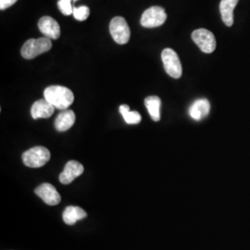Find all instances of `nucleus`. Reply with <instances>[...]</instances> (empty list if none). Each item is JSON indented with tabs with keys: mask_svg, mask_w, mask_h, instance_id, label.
I'll list each match as a JSON object with an SVG mask.
<instances>
[{
	"mask_svg": "<svg viewBox=\"0 0 250 250\" xmlns=\"http://www.w3.org/2000/svg\"><path fill=\"white\" fill-rule=\"evenodd\" d=\"M45 99L59 109L65 110L73 103L74 96L72 90L62 85H51L45 88Z\"/></svg>",
	"mask_w": 250,
	"mask_h": 250,
	"instance_id": "obj_1",
	"label": "nucleus"
},
{
	"mask_svg": "<svg viewBox=\"0 0 250 250\" xmlns=\"http://www.w3.org/2000/svg\"><path fill=\"white\" fill-rule=\"evenodd\" d=\"M52 47V43L47 37H40L38 39H29L22 45L21 53L26 60L35 59L40 54L49 51Z\"/></svg>",
	"mask_w": 250,
	"mask_h": 250,
	"instance_id": "obj_2",
	"label": "nucleus"
},
{
	"mask_svg": "<svg viewBox=\"0 0 250 250\" xmlns=\"http://www.w3.org/2000/svg\"><path fill=\"white\" fill-rule=\"evenodd\" d=\"M50 160V152L45 146H35L22 154V161L29 168H40Z\"/></svg>",
	"mask_w": 250,
	"mask_h": 250,
	"instance_id": "obj_3",
	"label": "nucleus"
},
{
	"mask_svg": "<svg viewBox=\"0 0 250 250\" xmlns=\"http://www.w3.org/2000/svg\"><path fill=\"white\" fill-rule=\"evenodd\" d=\"M161 60L166 72L170 77L179 79L183 74V68L178 55L171 48H165L161 53Z\"/></svg>",
	"mask_w": 250,
	"mask_h": 250,
	"instance_id": "obj_4",
	"label": "nucleus"
},
{
	"mask_svg": "<svg viewBox=\"0 0 250 250\" xmlns=\"http://www.w3.org/2000/svg\"><path fill=\"white\" fill-rule=\"evenodd\" d=\"M109 32L117 44L125 45L130 40L131 31L127 21L123 17H115L109 23Z\"/></svg>",
	"mask_w": 250,
	"mask_h": 250,
	"instance_id": "obj_5",
	"label": "nucleus"
},
{
	"mask_svg": "<svg viewBox=\"0 0 250 250\" xmlns=\"http://www.w3.org/2000/svg\"><path fill=\"white\" fill-rule=\"evenodd\" d=\"M167 19V14L163 8L154 6L144 11L140 23L146 28H155L162 25Z\"/></svg>",
	"mask_w": 250,
	"mask_h": 250,
	"instance_id": "obj_6",
	"label": "nucleus"
},
{
	"mask_svg": "<svg viewBox=\"0 0 250 250\" xmlns=\"http://www.w3.org/2000/svg\"><path fill=\"white\" fill-rule=\"evenodd\" d=\"M193 41L204 53H212L216 48V39L211 32L207 29H197L192 33Z\"/></svg>",
	"mask_w": 250,
	"mask_h": 250,
	"instance_id": "obj_7",
	"label": "nucleus"
},
{
	"mask_svg": "<svg viewBox=\"0 0 250 250\" xmlns=\"http://www.w3.org/2000/svg\"><path fill=\"white\" fill-rule=\"evenodd\" d=\"M35 193L47 205L56 206L61 203V195L51 184L45 183L40 185L36 188Z\"/></svg>",
	"mask_w": 250,
	"mask_h": 250,
	"instance_id": "obj_8",
	"label": "nucleus"
},
{
	"mask_svg": "<svg viewBox=\"0 0 250 250\" xmlns=\"http://www.w3.org/2000/svg\"><path fill=\"white\" fill-rule=\"evenodd\" d=\"M38 27L44 36L49 39H58L61 36V27L58 21L49 16H44L39 20Z\"/></svg>",
	"mask_w": 250,
	"mask_h": 250,
	"instance_id": "obj_9",
	"label": "nucleus"
},
{
	"mask_svg": "<svg viewBox=\"0 0 250 250\" xmlns=\"http://www.w3.org/2000/svg\"><path fill=\"white\" fill-rule=\"evenodd\" d=\"M83 166L80 162L71 161L67 162L62 172L60 174V182L63 185H69L74 179L79 177L83 172Z\"/></svg>",
	"mask_w": 250,
	"mask_h": 250,
	"instance_id": "obj_10",
	"label": "nucleus"
},
{
	"mask_svg": "<svg viewBox=\"0 0 250 250\" xmlns=\"http://www.w3.org/2000/svg\"><path fill=\"white\" fill-rule=\"evenodd\" d=\"M55 108L52 104H50L46 99H39L34 103L31 108V114L33 119L39 118H49L53 115Z\"/></svg>",
	"mask_w": 250,
	"mask_h": 250,
	"instance_id": "obj_11",
	"label": "nucleus"
},
{
	"mask_svg": "<svg viewBox=\"0 0 250 250\" xmlns=\"http://www.w3.org/2000/svg\"><path fill=\"white\" fill-rule=\"evenodd\" d=\"M210 110V104L208 99L196 100L189 108V114L196 121H201L208 115Z\"/></svg>",
	"mask_w": 250,
	"mask_h": 250,
	"instance_id": "obj_12",
	"label": "nucleus"
},
{
	"mask_svg": "<svg viewBox=\"0 0 250 250\" xmlns=\"http://www.w3.org/2000/svg\"><path fill=\"white\" fill-rule=\"evenodd\" d=\"M75 123V114L72 110L65 109L55 120V128L59 132H66L72 128Z\"/></svg>",
	"mask_w": 250,
	"mask_h": 250,
	"instance_id": "obj_13",
	"label": "nucleus"
},
{
	"mask_svg": "<svg viewBox=\"0 0 250 250\" xmlns=\"http://www.w3.org/2000/svg\"><path fill=\"white\" fill-rule=\"evenodd\" d=\"M87 213L80 208L76 206H69L67 207L62 213V218L64 223L69 225H73L78 221L86 218Z\"/></svg>",
	"mask_w": 250,
	"mask_h": 250,
	"instance_id": "obj_14",
	"label": "nucleus"
},
{
	"mask_svg": "<svg viewBox=\"0 0 250 250\" xmlns=\"http://www.w3.org/2000/svg\"><path fill=\"white\" fill-rule=\"evenodd\" d=\"M237 3L238 0H222L220 3L221 15L226 26H232L233 23V9Z\"/></svg>",
	"mask_w": 250,
	"mask_h": 250,
	"instance_id": "obj_15",
	"label": "nucleus"
},
{
	"mask_svg": "<svg viewBox=\"0 0 250 250\" xmlns=\"http://www.w3.org/2000/svg\"><path fill=\"white\" fill-rule=\"evenodd\" d=\"M145 105L154 122L161 121V100L159 97L157 96L147 97L145 99Z\"/></svg>",
	"mask_w": 250,
	"mask_h": 250,
	"instance_id": "obj_16",
	"label": "nucleus"
},
{
	"mask_svg": "<svg viewBox=\"0 0 250 250\" xmlns=\"http://www.w3.org/2000/svg\"><path fill=\"white\" fill-rule=\"evenodd\" d=\"M120 112L128 125H137L142 120L141 115L137 111H131L128 105H122L120 107Z\"/></svg>",
	"mask_w": 250,
	"mask_h": 250,
	"instance_id": "obj_17",
	"label": "nucleus"
},
{
	"mask_svg": "<svg viewBox=\"0 0 250 250\" xmlns=\"http://www.w3.org/2000/svg\"><path fill=\"white\" fill-rule=\"evenodd\" d=\"M90 9L86 6H81L78 8H73V12L72 15L77 21H85L86 19L89 17Z\"/></svg>",
	"mask_w": 250,
	"mask_h": 250,
	"instance_id": "obj_18",
	"label": "nucleus"
},
{
	"mask_svg": "<svg viewBox=\"0 0 250 250\" xmlns=\"http://www.w3.org/2000/svg\"><path fill=\"white\" fill-rule=\"evenodd\" d=\"M58 7L62 11L63 15L69 16L73 12V7L72 5V0H59Z\"/></svg>",
	"mask_w": 250,
	"mask_h": 250,
	"instance_id": "obj_19",
	"label": "nucleus"
},
{
	"mask_svg": "<svg viewBox=\"0 0 250 250\" xmlns=\"http://www.w3.org/2000/svg\"><path fill=\"white\" fill-rule=\"evenodd\" d=\"M17 1L18 0H0V9L4 10V9H8L12 5H14Z\"/></svg>",
	"mask_w": 250,
	"mask_h": 250,
	"instance_id": "obj_20",
	"label": "nucleus"
},
{
	"mask_svg": "<svg viewBox=\"0 0 250 250\" xmlns=\"http://www.w3.org/2000/svg\"><path fill=\"white\" fill-rule=\"evenodd\" d=\"M73 1H78V0H73Z\"/></svg>",
	"mask_w": 250,
	"mask_h": 250,
	"instance_id": "obj_21",
	"label": "nucleus"
}]
</instances>
